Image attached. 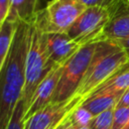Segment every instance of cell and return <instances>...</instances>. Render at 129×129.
<instances>
[{"label":"cell","instance_id":"obj_6","mask_svg":"<svg viewBox=\"0 0 129 129\" xmlns=\"http://www.w3.org/2000/svg\"><path fill=\"white\" fill-rule=\"evenodd\" d=\"M115 6L110 8L87 7L68 29V35L81 46L101 41L103 31L112 16Z\"/></svg>","mask_w":129,"mask_h":129},{"label":"cell","instance_id":"obj_12","mask_svg":"<svg viewBox=\"0 0 129 129\" xmlns=\"http://www.w3.org/2000/svg\"><path fill=\"white\" fill-rule=\"evenodd\" d=\"M38 0H10L7 19L15 22L30 23L34 20L38 8Z\"/></svg>","mask_w":129,"mask_h":129},{"label":"cell","instance_id":"obj_10","mask_svg":"<svg viewBox=\"0 0 129 129\" xmlns=\"http://www.w3.org/2000/svg\"><path fill=\"white\" fill-rule=\"evenodd\" d=\"M129 36V0H120L105 27L101 40L118 41Z\"/></svg>","mask_w":129,"mask_h":129},{"label":"cell","instance_id":"obj_24","mask_svg":"<svg viewBox=\"0 0 129 129\" xmlns=\"http://www.w3.org/2000/svg\"><path fill=\"white\" fill-rule=\"evenodd\" d=\"M62 124H63V122H62V123H61V124H60L58 127H56L55 129H62Z\"/></svg>","mask_w":129,"mask_h":129},{"label":"cell","instance_id":"obj_3","mask_svg":"<svg viewBox=\"0 0 129 129\" xmlns=\"http://www.w3.org/2000/svg\"><path fill=\"white\" fill-rule=\"evenodd\" d=\"M54 67L49 59L46 33L33 20L29 23V40L25 59V85L21 97L26 110L35 89Z\"/></svg>","mask_w":129,"mask_h":129},{"label":"cell","instance_id":"obj_7","mask_svg":"<svg viewBox=\"0 0 129 129\" xmlns=\"http://www.w3.org/2000/svg\"><path fill=\"white\" fill-rule=\"evenodd\" d=\"M83 102L84 99L75 94L67 101L50 103L25 120V129H55Z\"/></svg>","mask_w":129,"mask_h":129},{"label":"cell","instance_id":"obj_11","mask_svg":"<svg viewBox=\"0 0 129 129\" xmlns=\"http://www.w3.org/2000/svg\"><path fill=\"white\" fill-rule=\"evenodd\" d=\"M123 93L124 91L100 90L86 98L81 105L95 116L103 111L115 108Z\"/></svg>","mask_w":129,"mask_h":129},{"label":"cell","instance_id":"obj_2","mask_svg":"<svg viewBox=\"0 0 129 129\" xmlns=\"http://www.w3.org/2000/svg\"><path fill=\"white\" fill-rule=\"evenodd\" d=\"M129 66V53L112 40L98 41L90 67L76 95L84 100L94 91Z\"/></svg>","mask_w":129,"mask_h":129},{"label":"cell","instance_id":"obj_8","mask_svg":"<svg viewBox=\"0 0 129 129\" xmlns=\"http://www.w3.org/2000/svg\"><path fill=\"white\" fill-rule=\"evenodd\" d=\"M61 70L62 66H55L39 83L31 97L26 113L24 115V120H27L31 115L51 103L52 96L60 78Z\"/></svg>","mask_w":129,"mask_h":129},{"label":"cell","instance_id":"obj_20","mask_svg":"<svg viewBox=\"0 0 129 129\" xmlns=\"http://www.w3.org/2000/svg\"><path fill=\"white\" fill-rule=\"evenodd\" d=\"M10 8V0H0V25L7 19Z\"/></svg>","mask_w":129,"mask_h":129},{"label":"cell","instance_id":"obj_21","mask_svg":"<svg viewBox=\"0 0 129 129\" xmlns=\"http://www.w3.org/2000/svg\"><path fill=\"white\" fill-rule=\"evenodd\" d=\"M116 107H129V89L125 90L119 99Z\"/></svg>","mask_w":129,"mask_h":129},{"label":"cell","instance_id":"obj_25","mask_svg":"<svg viewBox=\"0 0 129 129\" xmlns=\"http://www.w3.org/2000/svg\"><path fill=\"white\" fill-rule=\"evenodd\" d=\"M124 129H129V124H128V125H127V126H126Z\"/></svg>","mask_w":129,"mask_h":129},{"label":"cell","instance_id":"obj_16","mask_svg":"<svg viewBox=\"0 0 129 129\" xmlns=\"http://www.w3.org/2000/svg\"><path fill=\"white\" fill-rule=\"evenodd\" d=\"M25 112H26V107L24 101L20 99L13 110L12 116L9 120L6 129H25V120H24Z\"/></svg>","mask_w":129,"mask_h":129},{"label":"cell","instance_id":"obj_4","mask_svg":"<svg viewBox=\"0 0 129 129\" xmlns=\"http://www.w3.org/2000/svg\"><path fill=\"white\" fill-rule=\"evenodd\" d=\"M98 42L82 45L79 50L62 66L51 103H59L71 99L82 83L93 58Z\"/></svg>","mask_w":129,"mask_h":129},{"label":"cell","instance_id":"obj_19","mask_svg":"<svg viewBox=\"0 0 129 129\" xmlns=\"http://www.w3.org/2000/svg\"><path fill=\"white\" fill-rule=\"evenodd\" d=\"M86 8L87 7H114L120 0H79Z\"/></svg>","mask_w":129,"mask_h":129},{"label":"cell","instance_id":"obj_23","mask_svg":"<svg viewBox=\"0 0 129 129\" xmlns=\"http://www.w3.org/2000/svg\"><path fill=\"white\" fill-rule=\"evenodd\" d=\"M62 129H75L74 125L72 124V122L70 121V116L63 121V124H62Z\"/></svg>","mask_w":129,"mask_h":129},{"label":"cell","instance_id":"obj_14","mask_svg":"<svg viewBox=\"0 0 129 129\" xmlns=\"http://www.w3.org/2000/svg\"><path fill=\"white\" fill-rule=\"evenodd\" d=\"M129 89V66L117 73L114 77L109 79L99 88H97L95 92L100 90H115V91H125ZM93 94V93H92ZM91 94V95H92Z\"/></svg>","mask_w":129,"mask_h":129},{"label":"cell","instance_id":"obj_9","mask_svg":"<svg viewBox=\"0 0 129 129\" xmlns=\"http://www.w3.org/2000/svg\"><path fill=\"white\" fill-rule=\"evenodd\" d=\"M47 50L53 66H63L81 47L67 32L46 33Z\"/></svg>","mask_w":129,"mask_h":129},{"label":"cell","instance_id":"obj_5","mask_svg":"<svg viewBox=\"0 0 129 129\" xmlns=\"http://www.w3.org/2000/svg\"><path fill=\"white\" fill-rule=\"evenodd\" d=\"M86 7L79 0H50L39 9L34 21L45 32H67Z\"/></svg>","mask_w":129,"mask_h":129},{"label":"cell","instance_id":"obj_13","mask_svg":"<svg viewBox=\"0 0 129 129\" xmlns=\"http://www.w3.org/2000/svg\"><path fill=\"white\" fill-rule=\"evenodd\" d=\"M18 22L6 19L0 25V70L8 55Z\"/></svg>","mask_w":129,"mask_h":129},{"label":"cell","instance_id":"obj_1","mask_svg":"<svg viewBox=\"0 0 129 129\" xmlns=\"http://www.w3.org/2000/svg\"><path fill=\"white\" fill-rule=\"evenodd\" d=\"M29 23L19 21L8 55L0 70V129H6L25 85Z\"/></svg>","mask_w":129,"mask_h":129},{"label":"cell","instance_id":"obj_17","mask_svg":"<svg viewBox=\"0 0 129 129\" xmlns=\"http://www.w3.org/2000/svg\"><path fill=\"white\" fill-rule=\"evenodd\" d=\"M114 109L115 108H112L95 115L89 126L92 129H112Z\"/></svg>","mask_w":129,"mask_h":129},{"label":"cell","instance_id":"obj_18","mask_svg":"<svg viewBox=\"0 0 129 129\" xmlns=\"http://www.w3.org/2000/svg\"><path fill=\"white\" fill-rule=\"evenodd\" d=\"M129 124V107H115L112 129H124Z\"/></svg>","mask_w":129,"mask_h":129},{"label":"cell","instance_id":"obj_22","mask_svg":"<svg viewBox=\"0 0 129 129\" xmlns=\"http://www.w3.org/2000/svg\"><path fill=\"white\" fill-rule=\"evenodd\" d=\"M115 42H117V43L121 46L122 49H124L126 52L129 53V36L126 37V38H123V39H121V40L115 41Z\"/></svg>","mask_w":129,"mask_h":129},{"label":"cell","instance_id":"obj_15","mask_svg":"<svg viewBox=\"0 0 129 129\" xmlns=\"http://www.w3.org/2000/svg\"><path fill=\"white\" fill-rule=\"evenodd\" d=\"M93 117L94 115L88 109L80 105L70 115V121L72 122L75 128H80V127L89 126Z\"/></svg>","mask_w":129,"mask_h":129}]
</instances>
